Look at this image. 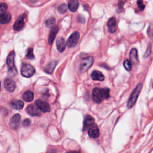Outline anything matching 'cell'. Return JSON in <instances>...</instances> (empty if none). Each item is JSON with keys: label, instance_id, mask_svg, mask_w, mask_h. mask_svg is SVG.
<instances>
[{"label": "cell", "instance_id": "cell-1", "mask_svg": "<svg viewBox=\"0 0 153 153\" xmlns=\"http://www.w3.org/2000/svg\"><path fill=\"white\" fill-rule=\"evenodd\" d=\"M109 96V90L108 88L100 89L96 87L93 90V99L96 103H101L103 99H108Z\"/></svg>", "mask_w": 153, "mask_h": 153}, {"label": "cell", "instance_id": "cell-2", "mask_svg": "<svg viewBox=\"0 0 153 153\" xmlns=\"http://www.w3.org/2000/svg\"><path fill=\"white\" fill-rule=\"evenodd\" d=\"M142 88H143V84L139 83L135 87V89L133 90L128 102V108H132L134 106V105L138 99V98L140 92L141 91Z\"/></svg>", "mask_w": 153, "mask_h": 153}, {"label": "cell", "instance_id": "cell-3", "mask_svg": "<svg viewBox=\"0 0 153 153\" xmlns=\"http://www.w3.org/2000/svg\"><path fill=\"white\" fill-rule=\"evenodd\" d=\"M14 57H15V53L14 51H12L8 54V57L7 58V65L8 68V71H9L10 75L14 76L16 75L18 71L14 65Z\"/></svg>", "mask_w": 153, "mask_h": 153}, {"label": "cell", "instance_id": "cell-4", "mask_svg": "<svg viewBox=\"0 0 153 153\" xmlns=\"http://www.w3.org/2000/svg\"><path fill=\"white\" fill-rule=\"evenodd\" d=\"M35 72V69L33 66L28 64H23L21 68V74L22 76L29 78Z\"/></svg>", "mask_w": 153, "mask_h": 153}, {"label": "cell", "instance_id": "cell-5", "mask_svg": "<svg viewBox=\"0 0 153 153\" xmlns=\"http://www.w3.org/2000/svg\"><path fill=\"white\" fill-rule=\"evenodd\" d=\"M94 62V59L92 56H89L84 58L82 61L80 66V71L81 72H85L89 70V68L92 66Z\"/></svg>", "mask_w": 153, "mask_h": 153}, {"label": "cell", "instance_id": "cell-6", "mask_svg": "<svg viewBox=\"0 0 153 153\" xmlns=\"http://www.w3.org/2000/svg\"><path fill=\"white\" fill-rule=\"evenodd\" d=\"M80 38V34L78 32H74L72 33L66 42V44L68 47H74L76 46Z\"/></svg>", "mask_w": 153, "mask_h": 153}, {"label": "cell", "instance_id": "cell-7", "mask_svg": "<svg viewBox=\"0 0 153 153\" xmlns=\"http://www.w3.org/2000/svg\"><path fill=\"white\" fill-rule=\"evenodd\" d=\"M25 18H26V14L25 13L22 14L19 17L13 25V28L14 30H16V31H20V30L22 29L25 25L24 20Z\"/></svg>", "mask_w": 153, "mask_h": 153}, {"label": "cell", "instance_id": "cell-8", "mask_svg": "<svg viewBox=\"0 0 153 153\" xmlns=\"http://www.w3.org/2000/svg\"><path fill=\"white\" fill-rule=\"evenodd\" d=\"M21 117L20 115L19 114H15L11 118L10 121V127L13 130H17L19 128V126H20V123Z\"/></svg>", "mask_w": 153, "mask_h": 153}, {"label": "cell", "instance_id": "cell-9", "mask_svg": "<svg viewBox=\"0 0 153 153\" xmlns=\"http://www.w3.org/2000/svg\"><path fill=\"white\" fill-rule=\"evenodd\" d=\"M35 105L43 113H48L50 111V107L48 103L44 101L37 100L35 101Z\"/></svg>", "mask_w": 153, "mask_h": 153}, {"label": "cell", "instance_id": "cell-10", "mask_svg": "<svg viewBox=\"0 0 153 153\" xmlns=\"http://www.w3.org/2000/svg\"><path fill=\"white\" fill-rule=\"evenodd\" d=\"M27 111L32 116H40L41 115L40 109L38 108L36 105H29L27 108Z\"/></svg>", "mask_w": 153, "mask_h": 153}, {"label": "cell", "instance_id": "cell-11", "mask_svg": "<svg viewBox=\"0 0 153 153\" xmlns=\"http://www.w3.org/2000/svg\"><path fill=\"white\" fill-rule=\"evenodd\" d=\"M4 87L7 91L10 92H13L16 89V83L12 79L10 78H6L4 80Z\"/></svg>", "mask_w": 153, "mask_h": 153}, {"label": "cell", "instance_id": "cell-12", "mask_svg": "<svg viewBox=\"0 0 153 153\" xmlns=\"http://www.w3.org/2000/svg\"><path fill=\"white\" fill-rule=\"evenodd\" d=\"M89 135L93 138H96L99 136V130L98 126L96 124H93L90 128L88 129Z\"/></svg>", "mask_w": 153, "mask_h": 153}, {"label": "cell", "instance_id": "cell-13", "mask_svg": "<svg viewBox=\"0 0 153 153\" xmlns=\"http://www.w3.org/2000/svg\"><path fill=\"white\" fill-rule=\"evenodd\" d=\"M107 27L108 31L110 33H114L116 31L117 29V22H116V19L115 18H110L108 21L107 23Z\"/></svg>", "mask_w": 153, "mask_h": 153}, {"label": "cell", "instance_id": "cell-14", "mask_svg": "<svg viewBox=\"0 0 153 153\" xmlns=\"http://www.w3.org/2000/svg\"><path fill=\"white\" fill-rule=\"evenodd\" d=\"M94 120L92 116L87 115L85 118V122H84V127H83V130L85 131L87 129L90 128L93 124H94Z\"/></svg>", "mask_w": 153, "mask_h": 153}, {"label": "cell", "instance_id": "cell-15", "mask_svg": "<svg viewBox=\"0 0 153 153\" xmlns=\"http://www.w3.org/2000/svg\"><path fill=\"white\" fill-rule=\"evenodd\" d=\"M56 65H57L56 61H51L50 62H49V63L47 64L44 68V72L47 73V74H51L53 72L54 70H55Z\"/></svg>", "mask_w": 153, "mask_h": 153}, {"label": "cell", "instance_id": "cell-16", "mask_svg": "<svg viewBox=\"0 0 153 153\" xmlns=\"http://www.w3.org/2000/svg\"><path fill=\"white\" fill-rule=\"evenodd\" d=\"M129 56H130V59L132 61V63L134 65H136L139 62L138 55V51L136 49L133 48L130 51L129 54Z\"/></svg>", "mask_w": 153, "mask_h": 153}, {"label": "cell", "instance_id": "cell-17", "mask_svg": "<svg viewBox=\"0 0 153 153\" xmlns=\"http://www.w3.org/2000/svg\"><path fill=\"white\" fill-rule=\"evenodd\" d=\"M58 31H59V28L57 26H56L55 27H54L53 28L51 29L50 33H49L48 38V42L50 45L52 44L53 41L55 40L56 36V34H57Z\"/></svg>", "mask_w": 153, "mask_h": 153}, {"label": "cell", "instance_id": "cell-18", "mask_svg": "<svg viewBox=\"0 0 153 153\" xmlns=\"http://www.w3.org/2000/svg\"><path fill=\"white\" fill-rule=\"evenodd\" d=\"M23 106H24V103L22 101L20 100H13L10 103V107L13 109H18V110L22 109Z\"/></svg>", "mask_w": 153, "mask_h": 153}, {"label": "cell", "instance_id": "cell-19", "mask_svg": "<svg viewBox=\"0 0 153 153\" xmlns=\"http://www.w3.org/2000/svg\"><path fill=\"white\" fill-rule=\"evenodd\" d=\"M11 19H12L11 14L8 12L0 14V23L1 25L8 23L11 20Z\"/></svg>", "mask_w": 153, "mask_h": 153}, {"label": "cell", "instance_id": "cell-20", "mask_svg": "<svg viewBox=\"0 0 153 153\" xmlns=\"http://www.w3.org/2000/svg\"><path fill=\"white\" fill-rule=\"evenodd\" d=\"M56 46L59 52H63L66 48V43L64 38H58L56 41Z\"/></svg>", "mask_w": 153, "mask_h": 153}, {"label": "cell", "instance_id": "cell-21", "mask_svg": "<svg viewBox=\"0 0 153 153\" xmlns=\"http://www.w3.org/2000/svg\"><path fill=\"white\" fill-rule=\"evenodd\" d=\"M91 77L93 80L103 81L105 77L103 74L99 71H93L91 74Z\"/></svg>", "mask_w": 153, "mask_h": 153}, {"label": "cell", "instance_id": "cell-22", "mask_svg": "<svg viewBox=\"0 0 153 153\" xmlns=\"http://www.w3.org/2000/svg\"><path fill=\"white\" fill-rule=\"evenodd\" d=\"M79 3L78 0H70L68 3V8L71 12H75L78 9Z\"/></svg>", "mask_w": 153, "mask_h": 153}, {"label": "cell", "instance_id": "cell-23", "mask_svg": "<svg viewBox=\"0 0 153 153\" xmlns=\"http://www.w3.org/2000/svg\"><path fill=\"white\" fill-rule=\"evenodd\" d=\"M34 95L33 92L30 91V90H27L23 93L22 98L26 102H31L34 99Z\"/></svg>", "mask_w": 153, "mask_h": 153}, {"label": "cell", "instance_id": "cell-24", "mask_svg": "<svg viewBox=\"0 0 153 153\" xmlns=\"http://www.w3.org/2000/svg\"><path fill=\"white\" fill-rule=\"evenodd\" d=\"M46 25L47 27L50 28H53L54 27H56V19L53 17L49 18L46 21Z\"/></svg>", "mask_w": 153, "mask_h": 153}, {"label": "cell", "instance_id": "cell-25", "mask_svg": "<svg viewBox=\"0 0 153 153\" xmlns=\"http://www.w3.org/2000/svg\"><path fill=\"white\" fill-rule=\"evenodd\" d=\"M58 12H59L61 14H64L66 12V10H67V6L65 4H61L57 8Z\"/></svg>", "mask_w": 153, "mask_h": 153}, {"label": "cell", "instance_id": "cell-26", "mask_svg": "<svg viewBox=\"0 0 153 153\" xmlns=\"http://www.w3.org/2000/svg\"><path fill=\"white\" fill-rule=\"evenodd\" d=\"M123 65L124 67L127 71H130L132 70V63H131V62L130 61H129V60H126V61L124 62Z\"/></svg>", "mask_w": 153, "mask_h": 153}, {"label": "cell", "instance_id": "cell-27", "mask_svg": "<svg viewBox=\"0 0 153 153\" xmlns=\"http://www.w3.org/2000/svg\"><path fill=\"white\" fill-rule=\"evenodd\" d=\"M127 0H119L118 4V12L120 13L122 12L123 9V6L124 4L126 3Z\"/></svg>", "mask_w": 153, "mask_h": 153}, {"label": "cell", "instance_id": "cell-28", "mask_svg": "<svg viewBox=\"0 0 153 153\" xmlns=\"http://www.w3.org/2000/svg\"><path fill=\"white\" fill-rule=\"evenodd\" d=\"M26 57H27L28 59L32 60L34 59V55L33 53V49L32 48H29L28 50V52L27 53V55H26Z\"/></svg>", "mask_w": 153, "mask_h": 153}, {"label": "cell", "instance_id": "cell-29", "mask_svg": "<svg viewBox=\"0 0 153 153\" xmlns=\"http://www.w3.org/2000/svg\"><path fill=\"white\" fill-rule=\"evenodd\" d=\"M7 6L5 3H1L0 6V14H3L4 13H6V11L7 10Z\"/></svg>", "mask_w": 153, "mask_h": 153}, {"label": "cell", "instance_id": "cell-30", "mask_svg": "<svg viewBox=\"0 0 153 153\" xmlns=\"http://www.w3.org/2000/svg\"><path fill=\"white\" fill-rule=\"evenodd\" d=\"M137 4H138V6L140 10L143 11L144 10V8H145V5H144V3H143V0H138Z\"/></svg>", "mask_w": 153, "mask_h": 153}, {"label": "cell", "instance_id": "cell-31", "mask_svg": "<svg viewBox=\"0 0 153 153\" xmlns=\"http://www.w3.org/2000/svg\"><path fill=\"white\" fill-rule=\"evenodd\" d=\"M148 35L150 36H152L153 35V25L152 24H150L149 27H148Z\"/></svg>", "mask_w": 153, "mask_h": 153}, {"label": "cell", "instance_id": "cell-32", "mask_svg": "<svg viewBox=\"0 0 153 153\" xmlns=\"http://www.w3.org/2000/svg\"><path fill=\"white\" fill-rule=\"evenodd\" d=\"M31 123V120L29 119V118H26L25 120H24V121L23 122V126L25 127L29 126Z\"/></svg>", "mask_w": 153, "mask_h": 153}, {"label": "cell", "instance_id": "cell-33", "mask_svg": "<svg viewBox=\"0 0 153 153\" xmlns=\"http://www.w3.org/2000/svg\"><path fill=\"white\" fill-rule=\"evenodd\" d=\"M150 54H151V47L148 46L147 50H146V52L145 54V57H148L150 56Z\"/></svg>", "mask_w": 153, "mask_h": 153}, {"label": "cell", "instance_id": "cell-34", "mask_svg": "<svg viewBox=\"0 0 153 153\" xmlns=\"http://www.w3.org/2000/svg\"><path fill=\"white\" fill-rule=\"evenodd\" d=\"M66 153H80V152L77 151H68V152H66Z\"/></svg>", "mask_w": 153, "mask_h": 153}]
</instances>
